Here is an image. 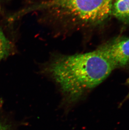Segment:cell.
Wrapping results in <instances>:
<instances>
[{"label":"cell","mask_w":129,"mask_h":130,"mask_svg":"<svg viewBox=\"0 0 129 130\" xmlns=\"http://www.w3.org/2000/svg\"><path fill=\"white\" fill-rule=\"evenodd\" d=\"M115 68L98 49L88 53L60 56L48 64L47 71L70 102L101 84Z\"/></svg>","instance_id":"cell-1"},{"label":"cell","mask_w":129,"mask_h":130,"mask_svg":"<svg viewBox=\"0 0 129 130\" xmlns=\"http://www.w3.org/2000/svg\"><path fill=\"white\" fill-rule=\"evenodd\" d=\"M114 0H48L25 8L26 13L46 10L56 11L73 20L101 22L111 14Z\"/></svg>","instance_id":"cell-2"},{"label":"cell","mask_w":129,"mask_h":130,"mask_svg":"<svg viewBox=\"0 0 129 130\" xmlns=\"http://www.w3.org/2000/svg\"><path fill=\"white\" fill-rule=\"evenodd\" d=\"M97 49L115 69L125 66L129 63V38H118L104 44Z\"/></svg>","instance_id":"cell-3"},{"label":"cell","mask_w":129,"mask_h":130,"mask_svg":"<svg viewBox=\"0 0 129 130\" xmlns=\"http://www.w3.org/2000/svg\"><path fill=\"white\" fill-rule=\"evenodd\" d=\"M111 14L122 22L129 23V0H115Z\"/></svg>","instance_id":"cell-4"},{"label":"cell","mask_w":129,"mask_h":130,"mask_svg":"<svg viewBox=\"0 0 129 130\" xmlns=\"http://www.w3.org/2000/svg\"><path fill=\"white\" fill-rule=\"evenodd\" d=\"M12 46L0 28V62L8 57L11 53Z\"/></svg>","instance_id":"cell-5"},{"label":"cell","mask_w":129,"mask_h":130,"mask_svg":"<svg viewBox=\"0 0 129 130\" xmlns=\"http://www.w3.org/2000/svg\"><path fill=\"white\" fill-rule=\"evenodd\" d=\"M0 130H12L10 125L5 123H0Z\"/></svg>","instance_id":"cell-6"},{"label":"cell","mask_w":129,"mask_h":130,"mask_svg":"<svg viewBox=\"0 0 129 130\" xmlns=\"http://www.w3.org/2000/svg\"><path fill=\"white\" fill-rule=\"evenodd\" d=\"M1 10V6H0V10Z\"/></svg>","instance_id":"cell-7"}]
</instances>
